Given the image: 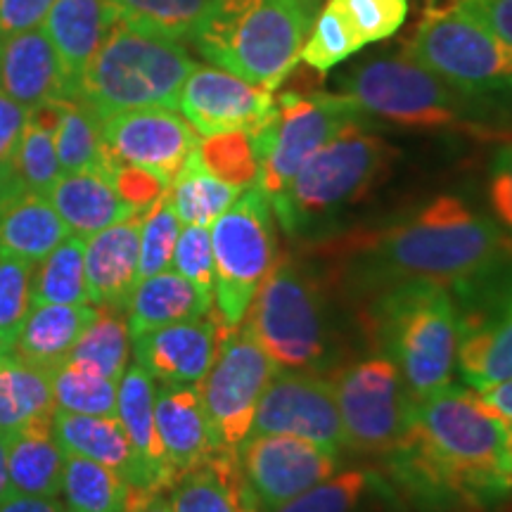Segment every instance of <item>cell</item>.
Listing matches in <instances>:
<instances>
[{
    "instance_id": "1",
    "label": "cell",
    "mask_w": 512,
    "mask_h": 512,
    "mask_svg": "<svg viewBox=\"0 0 512 512\" xmlns=\"http://www.w3.org/2000/svg\"><path fill=\"white\" fill-rule=\"evenodd\" d=\"M335 252L358 287L382 292L411 280L475 283L501 268L510 242L496 221L446 195L380 233L342 242Z\"/></svg>"
},
{
    "instance_id": "2",
    "label": "cell",
    "mask_w": 512,
    "mask_h": 512,
    "mask_svg": "<svg viewBox=\"0 0 512 512\" xmlns=\"http://www.w3.org/2000/svg\"><path fill=\"white\" fill-rule=\"evenodd\" d=\"M411 477L434 489L498 496L512 486V439L477 392L446 384L415 401L411 432L396 448Z\"/></svg>"
},
{
    "instance_id": "3",
    "label": "cell",
    "mask_w": 512,
    "mask_h": 512,
    "mask_svg": "<svg viewBox=\"0 0 512 512\" xmlns=\"http://www.w3.org/2000/svg\"><path fill=\"white\" fill-rule=\"evenodd\" d=\"M313 10L306 0H214L190 41L214 67L275 91L297 67Z\"/></svg>"
},
{
    "instance_id": "4",
    "label": "cell",
    "mask_w": 512,
    "mask_h": 512,
    "mask_svg": "<svg viewBox=\"0 0 512 512\" xmlns=\"http://www.w3.org/2000/svg\"><path fill=\"white\" fill-rule=\"evenodd\" d=\"M368 330L415 401L451 384L460 318L446 285L411 280L382 290L368 313Z\"/></svg>"
},
{
    "instance_id": "5",
    "label": "cell",
    "mask_w": 512,
    "mask_h": 512,
    "mask_svg": "<svg viewBox=\"0 0 512 512\" xmlns=\"http://www.w3.org/2000/svg\"><path fill=\"white\" fill-rule=\"evenodd\" d=\"M195 67L183 41L119 22L81 74L76 98L100 121L145 107L176 110L183 83Z\"/></svg>"
},
{
    "instance_id": "6",
    "label": "cell",
    "mask_w": 512,
    "mask_h": 512,
    "mask_svg": "<svg viewBox=\"0 0 512 512\" xmlns=\"http://www.w3.org/2000/svg\"><path fill=\"white\" fill-rule=\"evenodd\" d=\"M392 157L394 150L382 138L351 124L306 159L292 181L271 197L273 214L287 233L309 235L363 200Z\"/></svg>"
},
{
    "instance_id": "7",
    "label": "cell",
    "mask_w": 512,
    "mask_h": 512,
    "mask_svg": "<svg viewBox=\"0 0 512 512\" xmlns=\"http://www.w3.org/2000/svg\"><path fill=\"white\" fill-rule=\"evenodd\" d=\"M242 328L283 370H318L330 349L323 292L292 259L275 261Z\"/></svg>"
},
{
    "instance_id": "8",
    "label": "cell",
    "mask_w": 512,
    "mask_h": 512,
    "mask_svg": "<svg viewBox=\"0 0 512 512\" xmlns=\"http://www.w3.org/2000/svg\"><path fill=\"white\" fill-rule=\"evenodd\" d=\"M406 55L467 98H512V48L458 3L427 12Z\"/></svg>"
},
{
    "instance_id": "9",
    "label": "cell",
    "mask_w": 512,
    "mask_h": 512,
    "mask_svg": "<svg viewBox=\"0 0 512 512\" xmlns=\"http://www.w3.org/2000/svg\"><path fill=\"white\" fill-rule=\"evenodd\" d=\"M339 83L361 112L408 128H460L482 114L475 100L408 55H377Z\"/></svg>"
},
{
    "instance_id": "10",
    "label": "cell",
    "mask_w": 512,
    "mask_h": 512,
    "mask_svg": "<svg viewBox=\"0 0 512 512\" xmlns=\"http://www.w3.org/2000/svg\"><path fill=\"white\" fill-rule=\"evenodd\" d=\"M271 197L249 185L209 226L214 249V311L228 330L240 328L256 290L278 261Z\"/></svg>"
},
{
    "instance_id": "11",
    "label": "cell",
    "mask_w": 512,
    "mask_h": 512,
    "mask_svg": "<svg viewBox=\"0 0 512 512\" xmlns=\"http://www.w3.org/2000/svg\"><path fill=\"white\" fill-rule=\"evenodd\" d=\"M361 117V107L344 93L278 95L271 119L259 131L249 133L259 162L256 185L268 197L278 195L306 159L316 155L339 131L361 124Z\"/></svg>"
},
{
    "instance_id": "12",
    "label": "cell",
    "mask_w": 512,
    "mask_h": 512,
    "mask_svg": "<svg viewBox=\"0 0 512 512\" xmlns=\"http://www.w3.org/2000/svg\"><path fill=\"white\" fill-rule=\"evenodd\" d=\"M347 448L392 453L411 432L415 399L399 368L387 356H373L332 377Z\"/></svg>"
},
{
    "instance_id": "13",
    "label": "cell",
    "mask_w": 512,
    "mask_h": 512,
    "mask_svg": "<svg viewBox=\"0 0 512 512\" xmlns=\"http://www.w3.org/2000/svg\"><path fill=\"white\" fill-rule=\"evenodd\" d=\"M278 370L273 358L242 325L223 335L209 373L197 384L204 411L223 446L238 451L249 437L261 394Z\"/></svg>"
},
{
    "instance_id": "14",
    "label": "cell",
    "mask_w": 512,
    "mask_h": 512,
    "mask_svg": "<svg viewBox=\"0 0 512 512\" xmlns=\"http://www.w3.org/2000/svg\"><path fill=\"white\" fill-rule=\"evenodd\" d=\"M238 463L259 510L273 512L335 475L339 453L287 434H259L238 446Z\"/></svg>"
},
{
    "instance_id": "15",
    "label": "cell",
    "mask_w": 512,
    "mask_h": 512,
    "mask_svg": "<svg viewBox=\"0 0 512 512\" xmlns=\"http://www.w3.org/2000/svg\"><path fill=\"white\" fill-rule=\"evenodd\" d=\"M287 434L332 451L347 446L332 382L313 370L280 368L254 411L249 437Z\"/></svg>"
},
{
    "instance_id": "16",
    "label": "cell",
    "mask_w": 512,
    "mask_h": 512,
    "mask_svg": "<svg viewBox=\"0 0 512 512\" xmlns=\"http://www.w3.org/2000/svg\"><path fill=\"white\" fill-rule=\"evenodd\" d=\"M200 133L190 121L166 107L128 110L102 119V143L112 166H133L169 188L192 152Z\"/></svg>"
},
{
    "instance_id": "17",
    "label": "cell",
    "mask_w": 512,
    "mask_h": 512,
    "mask_svg": "<svg viewBox=\"0 0 512 512\" xmlns=\"http://www.w3.org/2000/svg\"><path fill=\"white\" fill-rule=\"evenodd\" d=\"M178 110L200 136L254 133L271 119L275 91L219 67H195L185 79Z\"/></svg>"
},
{
    "instance_id": "18",
    "label": "cell",
    "mask_w": 512,
    "mask_h": 512,
    "mask_svg": "<svg viewBox=\"0 0 512 512\" xmlns=\"http://www.w3.org/2000/svg\"><path fill=\"white\" fill-rule=\"evenodd\" d=\"M53 434L67 456L91 458L117 472L128 486V508L131 512L147 498L164 494V489L147 472L143 460L121 425L117 415H79L57 411L53 413Z\"/></svg>"
},
{
    "instance_id": "19",
    "label": "cell",
    "mask_w": 512,
    "mask_h": 512,
    "mask_svg": "<svg viewBox=\"0 0 512 512\" xmlns=\"http://www.w3.org/2000/svg\"><path fill=\"white\" fill-rule=\"evenodd\" d=\"M226 332L228 328L211 309L197 320L166 325L133 339L136 363L162 384H200Z\"/></svg>"
},
{
    "instance_id": "20",
    "label": "cell",
    "mask_w": 512,
    "mask_h": 512,
    "mask_svg": "<svg viewBox=\"0 0 512 512\" xmlns=\"http://www.w3.org/2000/svg\"><path fill=\"white\" fill-rule=\"evenodd\" d=\"M460 318L458 366L475 389L512 380V278Z\"/></svg>"
},
{
    "instance_id": "21",
    "label": "cell",
    "mask_w": 512,
    "mask_h": 512,
    "mask_svg": "<svg viewBox=\"0 0 512 512\" xmlns=\"http://www.w3.org/2000/svg\"><path fill=\"white\" fill-rule=\"evenodd\" d=\"M0 93L27 110L76 98L74 81L41 27L0 38Z\"/></svg>"
},
{
    "instance_id": "22",
    "label": "cell",
    "mask_w": 512,
    "mask_h": 512,
    "mask_svg": "<svg viewBox=\"0 0 512 512\" xmlns=\"http://www.w3.org/2000/svg\"><path fill=\"white\" fill-rule=\"evenodd\" d=\"M155 425L174 482L214 453L233 451L214 432L197 384H162L155 394Z\"/></svg>"
},
{
    "instance_id": "23",
    "label": "cell",
    "mask_w": 512,
    "mask_h": 512,
    "mask_svg": "<svg viewBox=\"0 0 512 512\" xmlns=\"http://www.w3.org/2000/svg\"><path fill=\"white\" fill-rule=\"evenodd\" d=\"M143 216L114 223L86 240V285L93 306L121 309L138 285L140 226Z\"/></svg>"
},
{
    "instance_id": "24",
    "label": "cell",
    "mask_w": 512,
    "mask_h": 512,
    "mask_svg": "<svg viewBox=\"0 0 512 512\" xmlns=\"http://www.w3.org/2000/svg\"><path fill=\"white\" fill-rule=\"evenodd\" d=\"M46 197L69 228V235L83 240L114 223L138 216V211L121 197L110 171L62 174Z\"/></svg>"
},
{
    "instance_id": "25",
    "label": "cell",
    "mask_w": 512,
    "mask_h": 512,
    "mask_svg": "<svg viewBox=\"0 0 512 512\" xmlns=\"http://www.w3.org/2000/svg\"><path fill=\"white\" fill-rule=\"evenodd\" d=\"M214 309V294L200 290L176 271L138 280L124 306L128 332L136 339L166 325L197 320Z\"/></svg>"
},
{
    "instance_id": "26",
    "label": "cell",
    "mask_w": 512,
    "mask_h": 512,
    "mask_svg": "<svg viewBox=\"0 0 512 512\" xmlns=\"http://www.w3.org/2000/svg\"><path fill=\"white\" fill-rule=\"evenodd\" d=\"M174 512H259L242 479L238 451H219L169 486Z\"/></svg>"
},
{
    "instance_id": "27",
    "label": "cell",
    "mask_w": 512,
    "mask_h": 512,
    "mask_svg": "<svg viewBox=\"0 0 512 512\" xmlns=\"http://www.w3.org/2000/svg\"><path fill=\"white\" fill-rule=\"evenodd\" d=\"M98 306L91 304H36L31 306L10 354L48 373L67 361L79 337L93 323Z\"/></svg>"
},
{
    "instance_id": "28",
    "label": "cell",
    "mask_w": 512,
    "mask_h": 512,
    "mask_svg": "<svg viewBox=\"0 0 512 512\" xmlns=\"http://www.w3.org/2000/svg\"><path fill=\"white\" fill-rule=\"evenodd\" d=\"M64 238H69V228L64 226L46 195L19 190L17 195L0 202V252L3 254L36 266Z\"/></svg>"
},
{
    "instance_id": "29",
    "label": "cell",
    "mask_w": 512,
    "mask_h": 512,
    "mask_svg": "<svg viewBox=\"0 0 512 512\" xmlns=\"http://www.w3.org/2000/svg\"><path fill=\"white\" fill-rule=\"evenodd\" d=\"M67 453L57 444L53 420L34 422L10 437L8 470L15 494L57 498L62 494V477Z\"/></svg>"
},
{
    "instance_id": "30",
    "label": "cell",
    "mask_w": 512,
    "mask_h": 512,
    "mask_svg": "<svg viewBox=\"0 0 512 512\" xmlns=\"http://www.w3.org/2000/svg\"><path fill=\"white\" fill-rule=\"evenodd\" d=\"M155 380L143 368L131 366L121 375L117 389V418L136 448L138 458L143 460L155 482L166 491L174 484L169 467L164 463L162 441H159L155 425Z\"/></svg>"
},
{
    "instance_id": "31",
    "label": "cell",
    "mask_w": 512,
    "mask_h": 512,
    "mask_svg": "<svg viewBox=\"0 0 512 512\" xmlns=\"http://www.w3.org/2000/svg\"><path fill=\"white\" fill-rule=\"evenodd\" d=\"M53 373L29 366L15 354H0V434L53 420Z\"/></svg>"
},
{
    "instance_id": "32",
    "label": "cell",
    "mask_w": 512,
    "mask_h": 512,
    "mask_svg": "<svg viewBox=\"0 0 512 512\" xmlns=\"http://www.w3.org/2000/svg\"><path fill=\"white\" fill-rule=\"evenodd\" d=\"M55 150L62 174L110 171L112 162L102 143V121L79 98L55 100Z\"/></svg>"
},
{
    "instance_id": "33",
    "label": "cell",
    "mask_w": 512,
    "mask_h": 512,
    "mask_svg": "<svg viewBox=\"0 0 512 512\" xmlns=\"http://www.w3.org/2000/svg\"><path fill=\"white\" fill-rule=\"evenodd\" d=\"M242 190L245 188L221 181L219 176L204 169L195 150L166 188V197H169L171 207H174L183 226L209 228L230 204L238 200Z\"/></svg>"
},
{
    "instance_id": "34",
    "label": "cell",
    "mask_w": 512,
    "mask_h": 512,
    "mask_svg": "<svg viewBox=\"0 0 512 512\" xmlns=\"http://www.w3.org/2000/svg\"><path fill=\"white\" fill-rule=\"evenodd\" d=\"M91 304L86 285V240L69 235L31 268V306Z\"/></svg>"
},
{
    "instance_id": "35",
    "label": "cell",
    "mask_w": 512,
    "mask_h": 512,
    "mask_svg": "<svg viewBox=\"0 0 512 512\" xmlns=\"http://www.w3.org/2000/svg\"><path fill=\"white\" fill-rule=\"evenodd\" d=\"M55 121V102L31 110L22 140H19L15 164H12L19 185L36 195H48L57 178L62 176L53 136Z\"/></svg>"
},
{
    "instance_id": "36",
    "label": "cell",
    "mask_w": 512,
    "mask_h": 512,
    "mask_svg": "<svg viewBox=\"0 0 512 512\" xmlns=\"http://www.w3.org/2000/svg\"><path fill=\"white\" fill-rule=\"evenodd\" d=\"M67 512H126L128 486L107 465L83 456H67L62 477Z\"/></svg>"
},
{
    "instance_id": "37",
    "label": "cell",
    "mask_w": 512,
    "mask_h": 512,
    "mask_svg": "<svg viewBox=\"0 0 512 512\" xmlns=\"http://www.w3.org/2000/svg\"><path fill=\"white\" fill-rule=\"evenodd\" d=\"M128 354H131V332H128L126 313L112 306H98L93 323L79 337L67 361L81 363L119 382L128 368Z\"/></svg>"
},
{
    "instance_id": "38",
    "label": "cell",
    "mask_w": 512,
    "mask_h": 512,
    "mask_svg": "<svg viewBox=\"0 0 512 512\" xmlns=\"http://www.w3.org/2000/svg\"><path fill=\"white\" fill-rule=\"evenodd\" d=\"M128 27L174 41L192 38L214 0H112Z\"/></svg>"
},
{
    "instance_id": "39",
    "label": "cell",
    "mask_w": 512,
    "mask_h": 512,
    "mask_svg": "<svg viewBox=\"0 0 512 512\" xmlns=\"http://www.w3.org/2000/svg\"><path fill=\"white\" fill-rule=\"evenodd\" d=\"M119 382L81 363L64 361L53 373V399L57 411L79 415H117Z\"/></svg>"
},
{
    "instance_id": "40",
    "label": "cell",
    "mask_w": 512,
    "mask_h": 512,
    "mask_svg": "<svg viewBox=\"0 0 512 512\" xmlns=\"http://www.w3.org/2000/svg\"><path fill=\"white\" fill-rule=\"evenodd\" d=\"M377 489L380 482L366 470L335 472L273 512H358Z\"/></svg>"
},
{
    "instance_id": "41",
    "label": "cell",
    "mask_w": 512,
    "mask_h": 512,
    "mask_svg": "<svg viewBox=\"0 0 512 512\" xmlns=\"http://www.w3.org/2000/svg\"><path fill=\"white\" fill-rule=\"evenodd\" d=\"M361 48V38L351 29L347 17L328 0V5L311 22L309 36H306L299 60L309 64L316 72H328V69L337 67L339 62L356 55Z\"/></svg>"
},
{
    "instance_id": "42",
    "label": "cell",
    "mask_w": 512,
    "mask_h": 512,
    "mask_svg": "<svg viewBox=\"0 0 512 512\" xmlns=\"http://www.w3.org/2000/svg\"><path fill=\"white\" fill-rule=\"evenodd\" d=\"M197 157H200L204 169L219 176L221 181L238 185V188H249L259 178V162H256L249 133L207 136L197 145Z\"/></svg>"
},
{
    "instance_id": "43",
    "label": "cell",
    "mask_w": 512,
    "mask_h": 512,
    "mask_svg": "<svg viewBox=\"0 0 512 512\" xmlns=\"http://www.w3.org/2000/svg\"><path fill=\"white\" fill-rule=\"evenodd\" d=\"M183 223L171 207L166 192L145 211L143 226H140V261H138V280L150 278L162 271H169L174 249L181 235Z\"/></svg>"
},
{
    "instance_id": "44",
    "label": "cell",
    "mask_w": 512,
    "mask_h": 512,
    "mask_svg": "<svg viewBox=\"0 0 512 512\" xmlns=\"http://www.w3.org/2000/svg\"><path fill=\"white\" fill-rule=\"evenodd\" d=\"M31 266L0 252V354L15 347L31 311Z\"/></svg>"
},
{
    "instance_id": "45",
    "label": "cell",
    "mask_w": 512,
    "mask_h": 512,
    "mask_svg": "<svg viewBox=\"0 0 512 512\" xmlns=\"http://www.w3.org/2000/svg\"><path fill=\"white\" fill-rule=\"evenodd\" d=\"M347 17L363 46L394 36L408 15V0H330Z\"/></svg>"
},
{
    "instance_id": "46",
    "label": "cell",
    "mask_w": 512,
    "mask_h": 512,
    "mask_svg": "<svg viewBox=\"0 0 512 512\" xmlns=\"http://www.w3.org/2000/svg\"><path fill=\"white\" fill-rule=\"evenodd\" d=\"M171 268L192 285L214 294V249L209 228L185 226L178 235Z\"/></svg>"
},
{
    "instance_id": "47",
    "label": "cell",
    "mask_w": 512,
    "mask_h": 512,
    "mask_svg": "<svg viewBox=\"0 0 512 512\" xmlns=\"http://www.w3.org/2000/svg\"><path fill=\"white\" fill-rule=\"evenodd\" d=\"M53 5L55 0H0V38L38 29Z\"/></svg>"
},
{
    "instance_id": "48",
    "label": "cell",
    "mask_w": 512,
    "mask_h": 512,
    "mask_svg": "<svg viewBox=\"0 0 512 512\" xmlns=\"http://www.w3.org/2000/svg\"><path fill=\"white\" fill-rule=\"evenodd\" d=\"M27 107L17 105L8 95L0 93V171H15V155L19 140H22L24 126L29 121Z\"/></svg>"
},
{
    "instance_id": "49",
    "label": "cell",
    "mask_w": 512,
    "mask_h": 512,
    "mask_svg": "<svg viewBox=\"0 0 512 512\" xmlns=\"http://www.w3.org/2000/svg\"><path fill=\"white\" fill-rule=\"evenodd\" d=\"M489 197L498 221L512 235V143L501 147L491 164Z\"/></svg>"
},
{
    "instance_id": "50",
    "label": "cell",
    "mask_w": 512,
    "mask_h": 512,
    "mask_svg": "<svg viewBox=\"0 0 512 512\" xmlns=\"http://www.w3.org/2000/svg\"><path fill=\"white\" fill-rule=\"evenodd\" d=\"M458 5L512 48V0H458Z\"/></svg>"
},
{
    "instance_id": "51",
    "label": "cell",
    "mask_w": 512,
    "mask_h": 512,
    "mask_svg": "<svg viewBox=\"0 0 512 512\" xmlns=\"http://www.w3.org/2000/svg\"><path fill=\"white\" fill-rule=\"evenodd\" d=\"M477 396L486 411H491L498 420L503 422V427L508 430L512 439V380L477 389Z\"/></svg>"
},
{
    "instance_id": "52",
    "label": "cell",
    "mask_w": 512,
    "mask_h": 512,
    "mask_svg": "<svg viewBox=\"0 0 512 512\" xmlns=\"http://www.w3.org/2000/svg\"><path fill=\"white\" fill-rule=\"evenodd\" d=\"M0 512H67V508L57 498L12 494L0 503Z\"/></svg>"
},
{
    "instance_id": "53",
    "label": "cell",
    "mask_w": 512,
    "mask_h": 512,
    "mask_svg": "<svg viewBox=\"0 0 512 512\" xmlns=\"http://www.w3.org/2000/svg\"><path fill=\"white\" fill-rule=\"evenodd\" d=\"M8 446H10V437L0 434V503L5 498H10L15 491H12L10 484V470H8Z\"/></svg>"
},
{
    "instance_id": "54",
    "label": "cell",
    "mask_w": 512,
    "mask_h": 512,
    "mask_svg": "<svg viewBox=\"0 0 512 512\" xmlns=\"http://www.w3.org/2000/svg\"><path fill=\"white\" fill-rule=\"evenodd\" d=\"M19 190H24L22 185H19L15 171H0V202L8 200V197L17 195Z\"/></svg>"
},
{
    "instance_id": "55",
    "label": "cell",
    "mask_w": 512,
    "mask_h": 512,
    "mask_svg": "<svg viewBox=\"0 0 512 512\" xmlns=\"http://www.w3.org/2000/svg\"><path fill=\"white\" fill-rule=\"evenodd\" d=\"M131 512H174L171 510V503L169 498H164L162 494L147 498V501H143L140 505H136Z\"/></svg>"
},
{
    "instance_id": "56",
    "label": "cell",
    "mask_w": 512,
    "mask_h": 512,
    "mask_svg": "<svg viewBox=\"0 0 512 512\" xmlns=\"http://www.w3.org/2000/svg\"><path fill=\"white\" fill-rule=\"evenodd\" d=\"M306 3H309L311 8H316V5H318V0H306Z\"/></svg>"
}]
</instances>
